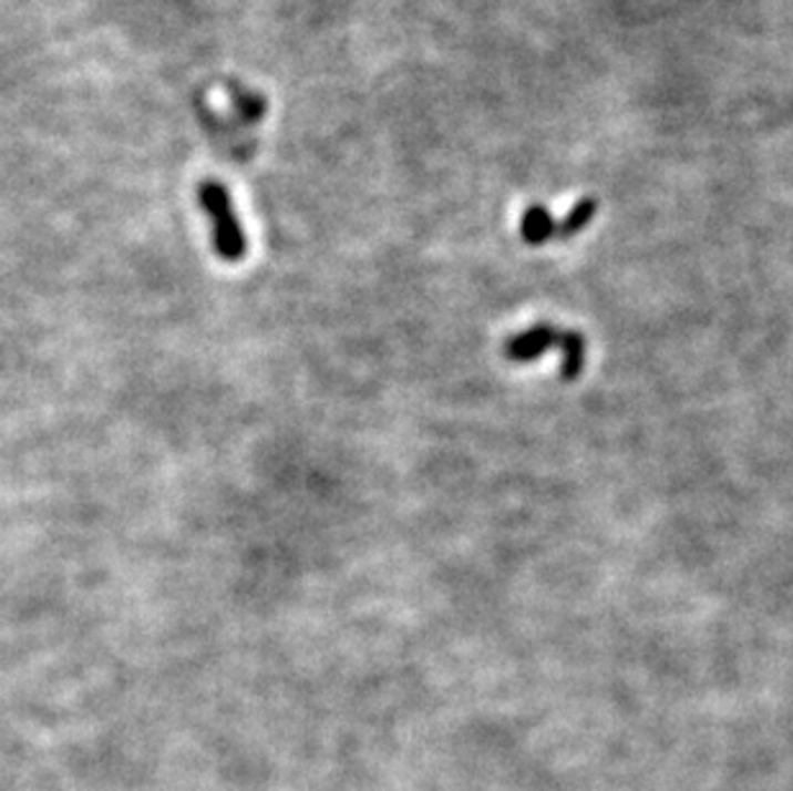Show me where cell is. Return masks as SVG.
<instances>
[{"instance_id": "2", "label": "cell", "mask_w": 793, "mask_h": 791, "mask_svg": "<svg viewBox=\"0 0 793 791\" xmlns=\"http://www.w3.org/2000/svg\"><path fill=\"white\" fill-rule=\"evenodd\" d=\"M560 337H563V329L542 321V325H534L508 339L504 352L506 358L514 362H532L542 358L547 350H553V347H560Z\"/></svg>"}, {"instance_id": "4", "label": "cell", "mask_w": 793, "mask_h": 791, "mask_svg": "<svg viewBox=\"0 0 793 791\" xmlns=\"http://www.w3.org/2000/svg\"><path fill=\"white\" fill-rule=\"evenodd\" d=\"M522 234L529 245H542V242L553 237V219H549L545 208H529V212L524 214Z\"/></svg>"}, {"instance_id": "1", "label": "cell", "mask_w": 793, "mask_h": 791, "mask_svg": "<svg viewBox=\"0 0 793 791\" xmlns=\"http://www.w3.org/2000/svg\"><path fill=\"white\" fill-rule=\"evenodd\" d=\"M198 204L212 222V239L216 255L224 263L237 265L247 257V232L241 226L231 193L222 181L208 177L198 185Z\"/></svg>"}, {"instance_id": "3", "label": "cell", "mask_w": 793, "mask_h": 791, "mask_svg": "<svg viewBox=\"0 0 793 791\" xmlns=\"http://www.w3.org/2000/svg\"><path fill=\"white\" fill-rule=\"evenodd\" d=\"M560 350H563V378L565 381H576L583 366H586V339H583L580 332H563Z\"/></svg>"}, {"instance_id": "5", "label": "cell", "mask_w": 793, "mask_h": 791, "mask_svg": "<svg viewBox=\"0 0 793 791\" xmlns=\"http://www.w3.org/2000/svg\"><path fill=\"white\" fill-rule=\"evenodd\" d=\"M594 212H596V206L590 204V201H586V204H580L576 212L568 216V222H565V226H563L565 237H568V234H576L578 229H583V226L594 219Z\"/></svg>"}]
</instances>
